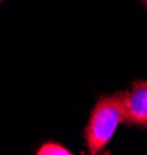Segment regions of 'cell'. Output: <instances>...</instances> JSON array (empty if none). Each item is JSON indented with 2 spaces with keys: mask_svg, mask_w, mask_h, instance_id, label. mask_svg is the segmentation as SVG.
<instances>
[{
  "mask_svg": "<svg viewBox=\"0 0 147 155\" xmlns=\"http://www.w3.org/2000/svg\"><path fill=\"white\" fill-rule=\"evenodd\" d=\"M121 123H124L122 92L101 96L85 126L84 137L88 152L91 155L102 152Z\"/></svg>",
  "mask_w": 147,
  "mask_h": 155,
  "instance_id": "6da1fadb",
  "label": "cell"
},
{
  "mask_svg": "<svg viewBox=\"0 0 147 155\" xmlns=\"http://www.w3.org/2000/svg\"><path fill=\"white\" fill-rule=\"evenodd\" d=\"M124 123L147 129V81H135L122 92Z\"/></svg>",
  "mask_w": 147,
  "mask_h": 155,
  "instance_id": "7a4b0ae2",
  "label": "cell"
},
{
  "mask_svg": "<svg viewBox=\"0 0 147 155\" xmlns=\"http://www.w3.org/2000/svg\"><path fill=\"white\" fill-rule=\"evenodd\" d=\"M70 153H71L70 149L64 147L62 144L53 143V141H48L37 149V155H70Z\"/></svg>",
  "mask_w": 147,
  "mask_h": 155,
  "instance_id": "3957f363",
  "label": "cell"
},
{
  "mask_svg": "<svg viewBox=\"0 0 147 155\" xmlns=\"http://www.w3.org/2000/svg\"><path fill=\"white\" fill-rule=\"evenodd\" d=\"M142 2H144V5H145V6H147V0H142Z\"/></svg>",
  "mask_w": 147,
  "mask_h": 155,
  "instance_id": "277c9868",
  "label": "cell"
},
{
  "mask_svg": "<svg viewBox=\"0 0 147 155\" xmlns=\"http://www.w3.org/2000/svg\"><path fill=\"white\" fill-rule=\"evenodd\" d=\"M0 2H2V0H0Z\"/></svg>",
  "mask_w": 147,
  "mask_h": 155,
  "instance_id": "5b68a950",
  "label": "cell"
}]
</instances>
